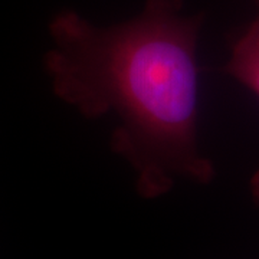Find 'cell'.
<instances>
[{"label": "cell", "instance_id": "obj_1", "mask_svg": "<svg viewBox=\"0 0 259 259\" xmlns=\"http://www.w3.org/2000/svg\"><path fill=\"white\" fill-rule=\"evenodd\" d=\"M180 0H147L139 16L110 28L66 10L49 25L44 65L55 95L88 120L112 112L114 154L133 167L146 199L177 179L207 185L214 167L197 140L196 48L203 16Z\"/></svg>", "mask_w": 259, "mask_h": 259}, {"label": "cell", "instance_id": "obj_2", "mask_svg": "<svg viewBox=\"0 0 259 259\" xmlns=\"http://www.w3.org/2000/svg\"><path fill=\"white\" fill-rule=\"evenodd\" d=\"M255 3L258 10L256 16L235 40L223 72L259 97V0H255Z\"/></svg>", "mask_w": 259, "mask_h": 259}, {"label": "cell", "instance_id": "obj_3", "mask_svg": "<svg viewBox=\"0 0 259 259\" xmlns=\"http://www.w3.org/2000/svg\"><path fill=\"white\" fill-rule=\"evenodd\" d=\"M250 194L255 200V203L259 206V168L250 177Z\"/></svg>", "mask_w": 259, "mask_h": 259}]
</instances>
